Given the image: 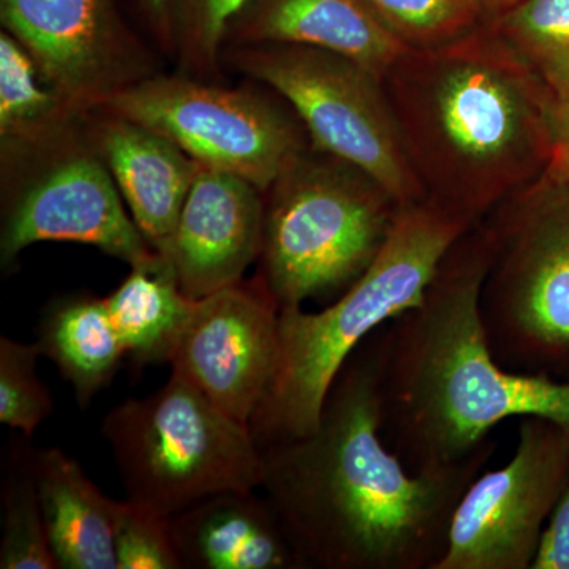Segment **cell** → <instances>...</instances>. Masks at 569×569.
Segmentation results:
<instances>
[{"label":"cell","mask_w":569,"mask_h":569,"mask_svg":"<svg viewBox=\"0 0 569 569\" xmlns=\"http://www.w3.org/2000/svg\"><path fill=\"white\" fill-rule=\"evenodd\" d=\"M41 356L54 362L73 387L80 407L110 387L126 359L107 299L67 296L44 310L39 326Z\"/></svg>","instance_id":"44dd1931"},{"label":"cell","mask_w":569,"mask_h":569,"mask_svg":"<svg viewBox=\"0 0 569 569\" xmlns=\"http://www.w3.org/2000/svg\"><path fill=\"white\" fill-rule=\"evenodd\" d=\"M142 13L151 26V31L164 51L173 54L171 39L170 0H140Z\"/></svg>","instance_id":"f546056e"},{"label":"cell","mask_w":569,"mask_h":569,"mask_svg":"<svg viewBox=\"0 0 569 569\" xmlns=\"http://www.w3.org/2000/svg\"><path fill=\"white\" fill-rule=\"evenodd\" d=\"M102 430L127 498L163 518L263 482L261 448L250 427L178 373L159 391L112 408Z\"/></svg>","instance_id":"52a82bcc"},{"label":"cell","mask_w":569,"mask_h":569,"mask_svg":"<svg viewBox=\"0 0 569 569\" xmlns=\"http://www.w3.org/2000/svg\"><path fill=\"white\" fill-rule=\"evenodd\" d=\"M86 133L146 241L163 253L201 163L151 127L111 112L93 111Z\"/></svg>","instance_id":"9a60e30c"},{"label":"cell","mask_w":569,"mask_h":569,"mask_svg":"<svg viewBox=\"0 0 569 569\" xmlns=\"http://www.w3.org/2000/svg\"><path fill=\"white\" fill-rule=\"evenodd\" d=\"M569 477V427L523 417L507 466L479 473L451 519L436 569H531Z\"/></svg>","instance_id":"30bf717a"},{"label":"cell","mask_w":569,"mask_h":569,"mask_svg":"<svg viewBox=\"0 0 569 569\" xmlns=\"http://www.w3.org/2000/svg\"><path fill=\"white\" fill-rule=\"evenodd\" d=\"M264 206V192L252 182L200 164L163 252L183 293L201 299L242 282L260 260Z\"/></svg>","instance_id":"5bb4252c"},{"label":"cell","mask_w":569,"mask_h":569,"mask_svg":"<svg viewBox=\"0 0 569 569\" xmlns=\"http://www.w3.org/2000/svg\"><path fill=\"white\" fill-rule=\"evenodd\" d=\"M261 280L279 309L332 302L383 249L402 204L361 168L310 146L264 193Z\"/></svg>","instance_id":"5b68a950"},{"label":"cell","mask_w":569,"mask_h":569,"mask_svg":"<svg viewBox=\"0 0 569 569\" xmlns=\"http://www.w3.org/2000/svg\"><path fill=\"white\" fill-rule=\"evenodd\" d=\"M182 568L305 569L264 498L217 493L168 518Z\"/></svg>","instance_id":"e0dca14e"},{"label":"cell","mask_w":569,"mask_h":569,"mask_svg":"<svg viewBox=\"0 0 569 569\" xmlns=\"http://www.w3.org/2000/svg\"><path fill=\"white\" fill-rule=\"evenodd\" d=\"M22 159L31 162L33 170L24 182L14 183L3 203V266L13 263L28 247L47 241L93 246L129 266L156 252L123 208L122 194L92 148L86 126Z\"/></svg>","instance_id":"8fae6325"},{"label":"cell","mask_w":569,"mask_h":569,"mask_svg":"<svg viewBox=\"0 0 569 569\" xmlns=\"http://www.w3.org/2000/svg\"><path fill=\"white\" fill-rule=\"evenodd\" d=\"M264 43L337 52L381 80L410 50L381 26L362 0H250L230 26L224 48Z\"/></svg>","instance_id":"2e32d148"},{"label":"cell","mask_w":569,"mask_h":569,"mask_svg":"<svg viewBox=\"0 0 569 569\" xmlns=\"http://www.w3.org/2000/svg\"><path fill=\"white\" fill-rule=\"evenodd\" d=\"M546 174L569 182V89L553 96L552 160Z\"/></svg>","instance_id":"f1b7e54d"},{"label":"cell","mask_w":569,"mask_h":569,"mask_svg":"<svg viewBox=\"0 0 569 569\" xmlns=\"http://www.w3.org/2000/svg\"><path fill=\"white\" fill-rule=\"evenodd\" d=\"M280 309L260 276L197 299L170 366L209 400L250 427L274 385Z\"/></svg>","instance_id":"4fadbf2b"},{"label":"cell","mask_w":569,"mask_h":569,"mask_svg":"<svg viewBox=\"0 0 569 569\" xmlns=\"http://www.w3.org/2000/svg\"><path fill=\"white\" fill-rule=\"evenodd\" d=\"M493 448L410 470L383 437L376 331L340 370L316 429L261 448L260 489L302 568L436 569L456 507Z\"/></svg>","instance_id":"6da1fadb"},{"label":"cell","mask_w":569,"mask_h":569,"mask_svg":"<svg viewBox=\"0 0 569 569\" xmlns=\"http://www.w3.org/2000/svg\"><path fill=\"white\" fill-rule=\"evenodd\" d=\"M33 449H11L2 485L0 568L56 569L41 515L32 466Z\"/></svg>","instance_id":"603a6c76"},{"label":"cell","mask_w":569,"mask_h":569,"mask_svg":"<svg viewBox=\"0 0 569 569\" xmlns=\"http://www.w3.org/2000/svg\"><path fill=\"white\" fill-rule=\"evenodd\" d=\"M99 110L151 127L197 162L227 171L268 192L310 148L293 110L252 89L156 74L116 93Z\"/></svg>","instance_id":"9c48e42d"},{"label":"cell","mask_w":569,"mask_h":569,"mask_svg":"<svg viewBox=\"0 0 569 569\" xmlns=\"http://www.w3.org/2000/svg\"><path fill=\"white\" fill-rule=\"evenodd\" d=\"M391 36L410 50L440 47L481 24L473 0H362Z\"/></svg>","instance_id":"d4e9b609"},{"label":"cell","mask_w":569,"mask_h":569,"mask_svg":"<svg viewBox=\"0 0 569 569\" xmlns=\"http://www.w3.org/2000/svg\"><path fill=\"white\" fill-rule=\"evenodd\" d=\"M40 356L39 342L0 337V422L28 440L54 411L50 391L37 377Z\"/></svg>","instance_id":"484cf974"},{"label":"cell","mask_w":569,"mask_h":569,"mask_svg":"<svg viewBox=\"0 0 569 569\" xmlns=\"http://www.w3.org/2000/svg\"><path fill=\"white\" fill-rule=\"evenodd\" d=\"M522 0H473L475 6L481 14L482 22H490L503 14L505 11L511 10Z\"/></svg>","instance_id":"4dcf8cb0"},{"label":"cell","mask_w":569,"mask_h":569,"mask_svg":"<svg viewBox=\"0 0 569 569\" xmlns=\"http://www.w3.org/2000/svg\"><path fill=\"white\" fill-rule=\"evenodd\" d=\"M223 58L290 104L312 148L361 168L400 204L426 200L383 80L373 71L346 56L302 44L230 47Z\"/></svg>","instance_id":"ba28073f"},{"label":"cell","mask_w":569,"mask_h":569,"mask_svg":"<svg viewBox=\"0 0 569 569\" xmlns=\"http://www.w3.org/2000/svg\"><path fill=\"white\" fill-rule=\"evenodd\" d=\"M470 227L427 198L402 204L383 249L353 287L320 312L280 310L279 369L250 422L260 448L316 429L356 348L422 301L445 254Z\"/></svg>","instance_id":"277c9868"},{"label":"cell","mask_w":569,"mask_h":569,"mask_svg":"<svg viewBox=\"0 0 569 569\" xmlns=\"http://www.w3.org/2000/svg\"><path fill=\"white\" fill-rule=\"evenodd\" d=\"M118 569H182L170 522L137 501H118L114 520Z\"/></svg>","instance_id":"4316f807"},{"label":"cell","mask_w":569,"mask_h":569,"mask_svg":"<svg viewBox=\"0 0 569 569\" xmlns=\"http://www.w3.org/2000/svg\"><path fill=\"white\" fill-rule=\"evenodd\" d=\"M531 569H569V477L542 531Z\"/></svg>","instance_id":"83f0119b"},{"label":"cell","mask_w":569,"mask_h":569,"mask_svg":"<svg viewBox=\"0 0 569 569\" xmlns=\"http://www.w3.org/2000/svg\"><path fill=\"white\" fill-rule=\"evenodd\" d=\"M250 0H170L173 54L182 74L217 77L228 31Z\"/></svg>","instance_id":"cb8c5ba5"},{"label":"cell","mask_w":569,"mask_h":569,"mask_svg":"<svg viewBox=\"0 0 569 569\" xmlns=\"http://www.w3.org/2000/svg\"><path fill=\"white\" fill-rule=\"evenodd\" d=\"M0 20L44 80L84 114L159 74L114 0H0Z\"/></svg>","instance_id":"7c38bea8"},{"label":"cell","mask_w":569,"mask_h":569,"mask_svg":"<svg viewBox=\"0 0 569 569\" xmlns=\"http://www.w3.org/2000/svg\"><path fill=\"white\" fill-rule=\"evenodd\" d=\"M488 24L553 96L569 89V0H522Z\"/></svg>","instance_id":"7402d4cb"},{"label":"cell","mask_w":569,"mask_h":569,"mask_svg":"<svg viewBox=\"0 0 569 569\" xmlns=\"http://www.w3.org/2000/svg\"><path fill=\"white\" fill-rule=\"evenodd\" d=\"M112 323L132 365H170L197 299L183 293L170 258L153 252L107 296Z\"/></svg>","instance_id":"d6986e66"},{"label":"cell","mask_w":569,"mask_h":569,"mask_svg":"<svg viewBox=\"0 0 569 569\" xmlns=\"http://www.w3.org/2000/svg\"><path fill=\"white\" fill-rule=\"evenodd\" d=\"M33 477L48 541L59 569H118L114 520L118 500L104 496L80 463L61 448L32 456Z\"/></svg>","instance_id":"ac0fdd59"},{"label":"cell","mask_w":569,"mask_h":569,"mask_svg":"<svg viewBox=\"0 0 569 569\" xmlns=\"http://www.w3.org/2000/svg\"><path fill=\"white\" fill-rule=\"evenodd\" d=\"M91 116V114H89ZM88 114L44 80L28 50L0 32V140L7 162L51 148L84 129Z\"/></svg>","instance_id":"ffe728a7"},{"label":"cell","mask_w":569,"mask_h":569,"mask_svg":"<svg viewBox=\"0 0 569 569\" xmlns=\"http://www.w3.org/2000/svg\"><path fill=\"white\" fill-rule=\"evenodd\" d=\"M427 200L475 224L548 173L553 93L481 22L407 50L383 77Z\"/></svg>","instance_id":"3957f363"},{"label":"cell","mask_w":569,"mask_h":569,"mask_svg":"<svg viewBox=\"0 0 569 569\" xmlns=\"http://www.w3.org/2000/svg\"><path fill=\"white\" fill-rule=\"evenodd\" d=\"M490 350L516 373L569 380V182L542 176L485 217Z\"/></svg>","instance_id":"8992f818"},{"label":"cell","mask_w":569,"mask_h":569,"mask_svg":"<svg viewBox=\"0 0 569 569\" xmlns=\"http://www.w3.org/2000/svg\"><path fill=\"white\" fill-rule=\"evenodd\" d=\"M490 258L479 220L445 254L422 301L378 329L383 437L410 470L466 462L508 418L569 427V380L511 372L490 350L481 317Z\"/></svg>","instance_id":"7a4b0ae2"}]
</instances>
